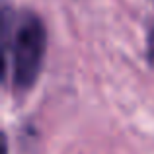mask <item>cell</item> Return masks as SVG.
Segmentation results:
<instances>
[{
    "label": "cell",
    "mask_w": 154,
    "mask_h": 154,
    "mask_svg": "<svg viewBox=\"0 0 154 154\" xmlns=\"http://www.w3.org/2000/svg\"><path fill=\"white\" fill-rule=\"evenodd\" d=\"M47 33L41 18L33 12L10 18L4 10V53L12 57V86L14 92L23 94L33 88L43 66Z\"/></svg>",
    "instance_id": "1"
},
{
    "label": "cell",
    "mask_w": 154,
    "mask_h": 154,
    "mask_svg": "<svg viewBox=\"0 0 154 154\" xmlns=\"http://www.w3.org/2000/svg\"><path fill=\"white\" fill-rule=\"evenodd\" d=\"M146 57H148V63L154 66V23L148 29V37H146Z\"/></svg>",
    "instance_id": "2"
}]
</instances>
